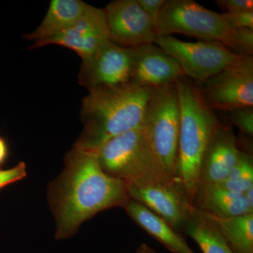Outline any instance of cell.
I'll return each instance as SVG.
<instances>
[{"instance_id":"obj_12","label":"cell","mask_w":253,"mask_h":253,"mask_svg":"<svg viewBox=\"0 0 253 253\" xmlns=\"http://www.w3.org/2000/svg\"><path fill=\"white\" fill-rule=\"evenodd\" d=\"M241 151L232 126L220 121L201 158L197 189L218 185L225 180L235 166Z\"/></svg>"},{"instance_id":"obj_25","label":"cell","mask_w":253,"mask_h":253,"mask_svg":"<svg viewBox=\"0 0 253 253\" xmlns=\"http://www.w3.org/2000/svg\"><path fill=\"white\" fill-rule=\"evenodd\" d=\"M215 2L228 13L253 11V0H217Z\"/></svg>"},{"instance_id":"obj_23","label":"cell","mask_w":253,"mask_h":253,"mask_svg":"<svg viewBox=\"0 0 253 253\" xmlns=\"http://www.w3.org/2000/svg\"><path fill=\"white\" fill-rule=\"evenodd\" d=\"M26 176L27 167L24 162L19 163L9 169H0V189L21 180Z\"/></svg>"},{"instance_id":"obj_7","label":"cell","mask_w":253,"mask_h":253,"mask_svg":"<svg viewBox=\"0 0 253 253\" xmlns=\"http://www.w3.org/2000/svg\"><path fill=\"white\" fill-rule=\"evenodd\" d=\"M201 83V96L213 111L253 107V56H241Z\"/></svg>"},{"instance_id":"obj_19","label":"cell","mask_w":253,"mask_h":253,"mask_svg":"<svg viewBox=\"0 0 253 253\" xmlns=\"http://www.w3.org/2000/svg\"><path fill=\"white\" fill-rule=\"evenodd\" d=\"M204 213L234 253H253V213L220 218Z\"/></svg>"},{"instance_id":"obj_17","label":"cell","mask_w":253,"mask_h":253,"mask_svg":"<svg viewBox=\"0 0 253 253\" xmlns=\"http://www.w3.org/2000/svg\"><path fill=\"white\" fill-rule=\"evenodd\" d=\"M87 6L81 0H52L41 25L23 38L33 43L49 39L72 26Z\"/></svg>"},{"instance_id":"obj_3","label":"cell","mask_w":253,"mask_h":253,"mask_svg":"<svg viewBox=\"0 0 253 253\" xmlns=\"http://www.w3.org/2000/svg\"><path fill=\"white\" fill-rule=\"evenodd\" d=\"M180 106L178 160L175 179L189 204L197 190L201 158L211 134L220 120L203 99L198 84L186 76L175 81Z\"/></svg>"},{"instance_id":"obj_9","label":"cell","mask_w":253,"mask_h":253,"mask_svg":"<svg viewBox=\"0 0 253 253\" xmlns=\"http://www.w3.org/2000/svg\"><path fill=\"white\" fill-rule=\"evenodd\" d=\"M104 10L111 42L126 48L156 42V24L137 0H115Z\"/></svg>"},{"instance_id":"obj_10","label":"cell","mask_w":253,"mask_h":253,"mask_svg":"<svg viewBox=\"0 0 253 253\" xmlns=\"http://www.w3.org/2000/svg\"><path fill=\"white\" fill-rule=\"evenodd\" d=\"M132 48L108 41L96 52L82 60L78 79L88 91L99 86H116L129 83Z\"/></svg>"},{"instance_id":"obj_16","label":"cell","mask_w":253,"mask_h":253,"mask_svg":"<svg viewBox=\"0 0 253 253\" xmlns=\"http://www.w3.org/2000/svg\"><path fill=\"white\" fill-rule=\"evenodd\" d=\"M193 207L214 217L228 218L253 213L244 194H236L218 185L198 188Z\"/></svg>"},{"instance_id":"obj_6","label":"cell","mask_w":253,"mask_h":253,"mask_svg":"<svg viewBox=\"0 0 253 253\" xmlns=\"http://www.w3.org/2000/svg\"><path fill=\"white\" fill-rule=\"evenodd\" d=\"M235 30L222 14L214 12L193 0H166L158 18V36L186 35L226 46Z\"/></svg>"},{"instance_id":"obj_2","label":"cell","mask_w":253,"mask_h":253,"mask_svg":"<svg viewBox=\"0 0 253 253\" xmlns=\"http://www.w3.org/2000/svg\"><path fill=\"white\" fill-rule=\"evenodd\" d=\"M153 89L127 83L89 90L82 103L83 129L73 147L95 153L113 138L140 126Z\"/></svg>"},{"instance_id":"obj_28","label":"cell","mask_w":253,"mask_h":253,"mask_svg":"<svg viewBox=\"0 0 253 253\" xmlns=\"http://www.w3.org/2000/svg\"><path fill=\"white\" fill-rule=\"evenodd\" d=\"M134 253H160L157 252V251H155L154 249H153L152 248L150 247V246H148L147 244H141L140 246H139L137 250H136V252Z\"/></svg>"},{"instance_id":"obj_21","label":"cell","mask_w":253,"mask_h":253,"mask_svg":"<svg viewBox=\"0 0 253 253\" xmlns=\"http://www.w3.org/2000/svg\"><path fill=\"white\" fill-rule=\"evenodd\" d=\"M226 47L239 56H253V29L240 28L235 30Z\"/></svg>"},{"instance_id":"obj_4","label":"cell","mask_w":253,"mask_h":253,"mask_svg":"<svg viewBox=\"0 0 253 253\" xmlns=\"http://www.w3.org/2000/svg\"><path fill=\"white\" fill-rule=\"evenodd\" d=\"M94 154L102 170L126 186L177 182L165 172L141 126L113 138Z\"/></svg>"},{"instance_id":"obj_11","label":"cell","mask_w":253,"mask_h":253,"mask_svg":"<svg viewBox=\"0 0 253 253\" xmlns=\"http://www.w3.org/2000/svg\"><path fill=\"white\" fill-rule=\"evenodd\" d=\"M108 41L109 34L104 9L88 4L72 26L49 39L33 43L30 49L56 44L73 50L83 60L96 52Z\"/></svg>"},{"instance_id":"obj_15","label":"cell","mask_w":253,"mask_h":253,"mask_svg":"<svg viewBox=\"0 0 253 253\" xmlns=\"http://www.w3.org/2000/svg\"><path fill=\"white\" fill-rule=\"evenodd\" d=\"M126 214L150 236L173 253H196L177 231L137 201L129 199L124 208Z\"/></svg>"},{"instance_id":"obj_8","label":"cell","mask_w":253,"mask_h":253,"mask_svg":"<svg viewBox=\"0 0 253 253\" xmlns=\"http://www.w3.org/2000/svg\"><path fill=\"white\" fill-rule=\"evenodd\" d=\"M155 44L177 60L186 77L200 83L215 76L242 56L217 41L187 42L165 36H158Z\"/></svg>"},{"instance_id":"obj_14","label":"cell","mask_w":253,"mask_h":253,"mask_svg":"<svg viewBox=\"0 0 253 253\" xmlns=\"http://www.w3.org/2000/svg\"><path fill=\"white\" fill-rule=\"evenodd\" d=\"M132 49L129 84L139 87L157 88L185 76L177 60L159 46L148 44Z\"/></svg>"},{"instance_id":"obj_24","label":"cell","mask_w":253,"mask_h":253,"mask_svg":"<svg viewBox=\"0 0 253 253\" xmlns=\"http://www.w3.org/2000/svg\"><path fill=\"white\" fill-rule=\"evenodd\" d=\"M224 19L233 29H253V11L222 14Z\"/></svg>"},{"instance_id":"obj_26","label":"cell","mask_w":253,"mask_h":253,"mask_svg":"<svg viewBox=\"0 0 253 253\" xmlns=\"http://www.w3.org/2000/svg\"><path fill=\"white\" fill-rule=\"evenodd\" d=\"M141 8L149 15L156 26L166 0H137Z\"/></svg>"},{"instance_id":"obj_13","label":"cell","mask_w":253,"mask_h":253,"mask_svg":"<svg viewBox=\"0 0 253 253\" xmlns=\"http://www.w3.org/2000/svg\"><path fill=\"white\" fill-rule=\"evenodd\" d=\"M126 188L129 199L156 213L176 231L183 229L193 206L186 200L179 183H155Z\"/></svg>"},{"instance_id":"obj_20","label":"cell","mask_w":253,"mask_h":253,"mask_svg":"<svg viewBox=\"0 0 253 253\" xmlns=\"http://www.w3.org/2000/svg\"><path fill=\"white\" fill-rule=\"evenodd\" d=\"M218 186L236 194H244L253 186V154L241 150L234 168L225 180Z\"/></svg>"},{"instance_id":"obj_22","label":"cell","mask_w":253,"mask_h":253,"mask_svg":"<svg viewBox=\"0 0 253 253\" xmlns=\"http://www.w3.org/2000/svg\"><path fill=\"white\" fill-rule=\"evenodd\" d=\"M229 124L239 128L244 137L253 139V107H243L225 112Z\"/></svg>"},{"instance_id":"obj_18","label":"cell","mask_w":253,"mask_h":253,"mask_svg":"<svg viewBox=\"0 0 253 253\" xmlns=\"http://www.w3.org/2000/svg\"><path fill=\"white\" fill-rule=\"evenodd\" d=\"M183 229L199 245L202 253H234L206 214L193 207Z\"/></svg>"},{"instance_id":"obj_29","label":"cell","mask_w":253,"mask_h":253,"mask_svg":"<svg viewBox=\"0 0 253 253\" xmlns=\"http://www.w3.org/2000/svg\"><path fill=\"white\" fill-rule=\"evenodd\" d=\"M244 194L246 196L250 206L253 208V186L246 190Z\"/></svg>"},{"instance_id":"obj_5","label":"cell","mask_w":253,"mask_h":253,"mask_svg":"<svg viewBox=\"0 0 253 253\" xmlns=\"http://www.w3.org/2000/svg\"><path fill=\"white\" fill-rule=\"evenodd\" d=\"M180 116L175 82L154 88L146 104L141 126L145 138L160 164L167 175L174 180Z\"/></svg>"},{"instance_id":"obj_27","label":"cell","mask_w":253,"mask_h":253,"mask_svg":"<svg viewBox=\"0 0 253 253\" xmlns=\"http://www.w3.org/2000/svg\"><path fill=\"white\" fill-rule=\"evenodd\" d=\"M9 156V148L4 138L0 136V167L4 166Z\"/></svg>"},{"instance_id":"obj_1","label":"cell","mask_w":253,"mask_h":253,"mask_svg":"<svg viewBox=\"0 0 253 253\" xmlns=\"http://www.w3.org/2000/svg\"><path fill=\"white\" fill-rule=\"evenodd\" d=\"M47 199L59 241L72 237L98 213L123 208L130 199L125 183L106 174L94 153L74 147L65 156L62 172L48 186Z\"/></svg>"}]
</instances>
